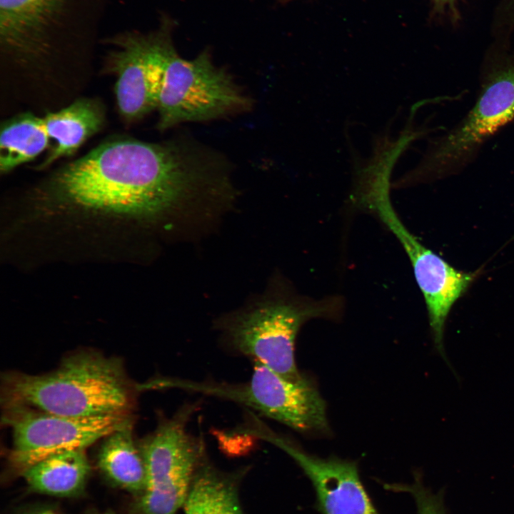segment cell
<instances>
[{"label":"cell","instance_id":"8992f818","mask_svg":"<svg viewBox=\"0 0 514 514\" xmlns=\"http://www.w3.org/2000/svg\"><path fill=\"white\" fill-rule=\"evenodd\" d=\"M198 407V403H188L172 416H161L156 429L139 442L146 487L133 503L132 514H176L183 506L193 475L206 456L203 438L187 430Z\"/></svg>","mask_w":514,"mask_h":514},{"label":"cell","instance_id":"7a4b0ae2","mask_svg":"<svg viewBox=\"0 0 514 514\" xmlns=\"http://www.w3.org/2000/svg\"><path fill=\"white\" fill-rule=\"evenodd\" d=\"M137 390L119 358L81 350L51 372H6L1 377V402L3 408L26 406L75 418L131 415Z\"/></svg>","mask_w":514,"mask_h":514},{"label":"cell","instance_id":"e0dca14e","mask_svg":"<svg viewBox=\"0 0 514 514\" xmlns=\"http://www.w3.org/2000/svg\"><path fill=\"white\" fill-rule=\"evenodd\" d=\"M42 118L24 113L4 121L0 136V171L6 173L29 162L49 146Z\"/></svg>","mask_w":514,"mask_h":514},{"label":"cell","instance_id":"2e32d148","mask_svg":"<svg viewBox=\"0 0 514 514\" xmlns=\"http://www.w3.org/2000/svg\"><path fill=\"white\" fill-rule=\"evenodd\" d=\"M86 450H71L49 455L21 474L34 491L54 496H71L84 488L91 471Z\"/></svg>","mask_w":514,"mask_h":514},{"label":"cell","instance_id":"5b68a950","mask_svg":"<svg viewBox=\"0 0 514 514\" xmlns=\"http://www.w3.org/2000/svg\"><path fill=\"white\" fill-rule=\"evenodd\" d=\"M342 308V298L336 296L321 300L281 297L260 303L222 321V343L228 351L299 381L305 377L295 361L300 328L313 318H337Z\"/></svg>","mask_w":514,"mask_h":514},{"label":"cell","instance_id":"277c9868","mask_svg":"<svg viewBox=\"0 0 514 514\" xmlns=\"http://www.w3.org/2000/svg\"><path fill=\"white\" fill-rule=\"evenodd\" d=\"M513 121L514 51L496 47L483 62L473 106L433 142L416 178L434 181L458 174L474 162L492 137Z\"/></svg>","mask_w":514,"mask_h":514},{"label":"cell","instance_id":"6da1fadb","mask_svg":"<svg viewBox=\"0 0 514 514\" xmlns=\"http://www.w3.org/2000/svg\"><path fill=\"white\" fill-rule=\"evenodd\" d=\"M228 166L188 138L116 137L53 172L37 195L59 208L153 219L199 196L221 194Z\"/></svg>","mask_w":514,"mask_h":514},{"label":"cell","instance_id":"30bf717a","mask_svg":"<svg viewBox=\"0 0 514 514\" xmlns=\"http://www.w3.org/2000/svg\"><path fill=\"white\" fill-rule=\"evenodd\" d=\"M168 23L147 34L125 31L104 40L111 49L106 70L116 78L115 94L121 116L141 119L157 109L164 68L176 50Z\"/></svg>","mask_w":514,"mask_h":514},{"label":"cell","instance_id":"3957f363","mask_svg":"<svg viewBox=\"0 0 514 514\" xmlns=\"http://www.w3.org/2000/svg\"><path fill=\"white\" fill-rule=\"evenodd\" d=\"M110 0H0V51L6 62L41 67L86 54Z\"/></svg>","mask_w":514,"mask_h":514},{"label":"cell","instance_id":"44dd1931","mask_svg":"<svg viewBox=\"0 0 514 514\" xmlns=\"http://www.w3.org/2000/svg\"><path fill=\"white\" fill-rule=\"evenodd\" d=\"M98 514H114V513H112V512H111V511H106V512H104V513H98Z\"/></svg>","mask_w":514,"mask_h":514},{"label":"cell","instance_id":"d6986e66","mask_svg":"<svg viewBox=\"0 0 514 514\" xmlns=\"http://www.w3.org/2000/svg\"><path fill=\"white\" fill-rule=\"evenodd\" d=\"M29 514H63V513H59L54 510L47 509V510H39V511H36V512H34L32 513H29Z\"/></svg>","mask_w":514,"mask_h":514},{"label":"cell","instance_id":"ba28073f","mask_svg":"<svg viewBox=\"0 0 514 514\" xmlns=\"http://www.w3.org/2000/svg\"><path fill=\"white\" fill-rule=\"evenodd\" d=\"M176 388L200 392L239 403L302 432L328 430L326 403L307 377L285 378L260 363L246 382H191L176 380Z\"/></svg>","mask_w":514,"mask_h":514},{"label":"cell","instance_id":"7c38bea8","mask_svg":"<svg viewBox=\"0 0 514 514\" xmlns=\"http://www.w3.org/2000/svg\"><path fill=\"white\" fill-rule=\"evenodd\" d=\"M266 439L290 455L310 480L321 514H379L362 483L357 463L311 455L281 437Z\"/></svg>","mask_w":514,"mask_h":514},{"label":"cell","instance_id":"8fae6325","mask_svg":"<svg viewBox=\"0 0 514 514\" xmlns=\"http://www.w3.org/2000/svg\"><path fill=\"white\" fill-rule=\"evenodd\" d=\"M378 217L398 240L411 263L425 299L435 347L448 363L443 345L445 322L453 306L467 291L476 273L455 269L425 246L405 227L393 206L383 208Z\"/></svg>","mask_w":514,"mask_h":514},{"label":"cell","instance_id":"ffe728a7","mask_svg":"<svg viewBox=\"0 0 514 514\" xmlns=\"http://www.w3.org/2000/svg\"><path fill=\"white\" fill-rule=\"evenodd\" d=\"M435 1H436L437 2H438V3H445V2H447L448 1H450V0H435Z\"/></svg>","mask_w":514,"mask_h":514},{"label":"cell","instance_id":"9c48e42d","mask_svg":"<svg viewBox=\"0 0 514 514\" xmlns=\"http://www.w3.org/2000/svg\"><path fill=\"white\" fill-rule=\"evenodd\" d=\"M3 408L2 423L12 432L9 464L20 474L53 454L86 450L97 440L133 421L132 415L75 418L26 406Z\"/></svg>","mask_w":514,"mask_h":514},{"label":"cell","instance_id":"9a60e30c","mask_svg":"<svg viewBox=\"0 0 514 514\" xmlns=\"http://www.w3.org/2000/svg\"><path fill=\"white\" fill-rule=\"evenodd\" d=\"M245 471L223 472L206 457L192 479L183 505L185 514H244L238 485Z\"/></svg>","mask_w":514,"mask_h":514},{"label":"cell","instance_id":"4fadbf2b","mask_svg":"<svg viewBox=\"0 0 514 514\" xmlns=\"http://www.w3.org/2000/svg\"><path fill=\"white\" fill-rule=\"evenodd\" d=\"M105 116L103 104L89 98L77 99L58 111L46 114L42 117L44 125L56 144L36 168H45L62 157L73 155L102 128Z\"/></svg>","mask_w":514,"mask_h":514},{"label":"cell","instance_id":"5bb4252c","mask_svg":"<svg viewBox=\"0 0 514 514\" xmlns=\"http://www.w3.org/2000/svg\"><path fill=\"white\" fill-rule=\"evenodd\" d=\"M132 430L133 421L104 438L97 455V464L111 483L138 495L146 487V470Z\"/></svg>","mask_w":514,"mask_h":514},{"label":"cell","instance_id":"52a82bcc","mask_svg":"<svg viewBox=\"0 0 514 514\" xmlns=\"http://www.w3.org/2000/svg\"><path fill=\"white\" fill-rule=\"evenodd\" d=\"M250 105L231 76L213 63L208 51L187 60L175 50L164 68L157 127L164 131L184 122L217 119L245 111Z\"/></svg>","mask_w":514,"mask_h":514},{"label":"cell","instance_id":"7402d4cb","mask_svg":"<svg viewBox=\"0 0 514 514\" xmlns=\"http://www.w3.org/2000/svg\"><path fill=\"white\" fill-rule=\"evenodd\" d=\"M513 6L514 7V0H513Z\"/></svg>","mask_w":514,"mask_h":514},{"label":"cell","instance_id":"ac0fdd59","mask_svg":"<svg viewBox=\"0 0 514 514\" xmlns=\"http://www.w3.org/2000/svg\"><path fill=\"white\" fill-rule=\"evenodd\" d=\"M413 474L414 482L411 484L382 483L383 487L390 491L410 493L415 500L417 514H446L443 490L434 494L424 485L421 473L416 471Z\"/></svg>","mask_w":514,"mask_h":514}]
</instances>
